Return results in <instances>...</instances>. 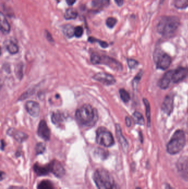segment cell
Segmentation results:
<instances>
[{
  "instance_id": "42",
  "label": "cell",
  "mask_w": 188,
  "mask_h": 189,
  "mask_svg": "<svg viewBox=\"0 0 188 189\" xmlns=\"http://www.w3.org/2000/svg\"><path fill=\"white\" fill-rule=\"evenodd\" d=\"M164 0H160V4H162L164 3Z\"/></svg>"
},
{
  "instance_id": "29",
  "label": "cell",
  "mask_w": 188,
  "mask_h": 189,
  "mask_svg": "<svg viewBox=\"0 0 188 189\" xmlns=\"http://www.w3.org/2000/svg\"><path fill=\"white\" fill-rule=\"evenodd\" d=\"M88 41L89 42H91V43L98 42L99 44V45H100L102 48H107L108 46H109L107 42H104V41H102V40H99V39L95 38L94 37H90V38H88Z\"/></svg>"
},
{
  "instance_id": "22",
  "label": "cell",
  "mask_w": 188,
  "mask_h": 189,
  "mask_svg": "<svg viewBox=\"0 0 188 189\" xmlns=\"http://www.w3.org/2000/svg\"><path fill=\"white\" fill-rule=\"evenodd\" d=\"M78 16V12L76 9L71 8L66 9L64 14L65 19L67 20L75 19Z\"/></svg>"
},
{
  "instance_id": "1",
  "label": "cell",
  "mask_w": 188,
  "mask_h": 189,
  "mask_svg": "<svg viewBox=\"0 0 188 189\" xmlns=\"http://www.w3.org/2000/svg\"><path fill=\"white\" fill-rule=\"evenodd\" d=\"M179 25L180 19L178 17L163 16L157 25V30L164 37H170L175 34Z\"/></svg>"
},
{
  "instance_id": "33",
  "label": "cell",
  "mask_w": 188,
  "mask_h": 189,
  "mask_svg": "<svg viewBox=\"0 0 188 189\" xmlns=\"http://www.w3.org/2000/svg\"><path fill=\"white\" fill-rule=\"evenodd\" d=\"M128 65L130 69H135L136 68L138 67V62L135 59H129L128 60Z\"/></svg>"
},
{
  "instance_id": "21",
  "label": "cell",
  "mask_w": 188,
  "mask_h": 189,
  "mask_svg": "<svg viewBox=\"0 0 188 189\" xmlns=\"http://www.w3.org/2000/svg\"><path fill=\"white\" fill-rule=\"evenodd\" d=\"M110 3V0H93L92 6L97 9H101L107 7Z\"/></svg>"
},
{
  "instance_id": "23",
  "label": "cell",
  "mask_w": 188,
  "mask_h": 189,
  "mask_svg": "<svg viewBox=\"0 0 188 189\" xmlns=\"http://www.w3.org/2000/svg\"><path fill=\"white\" fill-rule=\"evenodd\" d=\"M6 49L7 51L11 54H15L18 52V46L14 42L9 40L6 44Z\"/></svg>"
},
{
  "instance_id": "2",
  "label": "cell",
  "mask_w": 188,
  "mask_h": 189,
  "mask_svg": "<svg viewBox=\"0 0 188 189\" xmlns=\"http://www.w3.org/2000/svg\"><path fill=\"white\" fill-rule=\"evenodd\" d=\"M93 180L98 189H120L108 171L97 169L93 175Z\"/></svg>"
},
{
  "instance_id": "15",
  "label": "cell",
  "mask_w": 188,
  "mask_h": 189,
  "mask_svg": "<svg viewBox=\"0 0 188 189\" xmlns=\"http://www.w3.org/2000/svg\"><path fill=\"white\" fill-rule=\"evenodd\" d=\"M173 70L167 72L158 82V86L162 89H166L169 87L170 83L172 81Z\"/></svg>"
},
{
  "instance_id": "26",
  "label": "cell",
  "mask_w": 188,
  "mask_h": 189,
  "mask_svg": "<svg viewBox=\"0 0 188 189\" xmlns=\"http://www.w3.org/2000/svg\"><path fill=\"white\" fill-rule=\"evenodd\" d=\"M143 102L144 104V106L146 107V115L147 120V124L148 126H150V122H151V109H150V105L149 101L146 99H144Z\"/></svg>"
},
{
  "instance_id": "36",
  "label": "cell",
  "mask_w": 188,
  "mask_h": 189,
  "mask_svg": "<svg viewBox=\"0 0 188 189\" xmlns=\"http://www.w3.org/2000/svg\"><path fill=\"white\" fill-rule=\"evenodd\" d=\"M114 1L116 4L119 7L122 6L124 3V0H114Z\"/></svg>"
},
{
  "instance_id": "6",
  "label": "cell",
  "mask_w": 188,
  "mask_h": 189,
  "mask_svg": "<svg viewBox=\"0 0 188 189\" xmlns=\"http://www.w3.org/2000/svg\"><path fill=\"white\" fill-rule=\"evenodd\" d=\"M91 61L93 64H105L117 71H122L123 69L122 65L118 61L108 56L92 54Z\"/></svg>"
},
{
  "instance_id": "27",
  "label": "cell",
  "mask_w": 188,
  "mask_h": 189,
  "mask_svg": "<svg viewBox=\"0 0 188 189\" xmlns=\"http://www.w3.org/2000/svg\"><path fill=\"white\" fill-rule=\"evenodd\" d=\"M175 6L178 9H185L188 7V0H175Z\"/></svg>"
},
{
  "instance_id": "7",
  "label": "cell",
  "mask_w": 188,
  "mask_h": 189,
  "mask_svg": "<svg viewBox=\"0 0 188 189\" xmlns=\"http://www.w3.org/2000/svg\"><path fill=\"white\" fill-rule=\"evenodd\" d=\"M96 142L99 145L106 147H110L114 144L112 133L103 127H100L97 131Z\"/></svg>"
},
{
  "instance_id": "19",
  "label": "cell",
  "mask_w": 188,
  "mask_h": 189,
  "mask_svg": "<svg viewBox=\"0 0 188 189\" xmlns=\"http://www.w3.org/2000/svg\"><path fill=\"white\" fill-rule=\"evenodd\" d=\"M75 29L72 25L67 24L62 26V32L66 37L71 38L75 36Z\"/></svg>"
},
{
  "instance_id": "40",
  "label": "cell",
  "mask_w": 188,
  "mask_h": 189,
  "mask_svg": "<svg viewBox=\"0 0 188 189\" xmlns=\"http://www.w3.org/2000/svg\"><path fill=\"white\" fill-rule=\"evenodd\" d=\"M5 142L3 141V140H1V149L3 150L4 149V148L5 147Z\"/></svg>"
},
{
  "instance_id": "32",
  "label": "cell",
  "mask_w": 188,
  "mask_h": 189,
  "mask_svg": "<svg viewBox=\"0 0 188 189\" xmlns=\"http://www.w3.org/2000/svg\"><path fill=\"white\" fill-rule=\"evenodd\" d=\"M83 34V28L81 26H77L75 29V36L77 38H80L82 36Z\"/></svg>"
},
{
  "instance_id": "17",
  "label": "cell",
  "mask_w": 188,
  "mask_h": 189,
  "mask_svg": "<svg viewBox=\"0 0 188 189\" xmlns=\"http://www.w3.org/2000/svg\"><path fill=\"white\" fill-rule=\"evenodd\" d=\"M116 134H117V137L118 141L122 146L123 149L125 152H126L128 149V143L122 133V129L119 125H116Z\"/></svg>"
},
{
  "instance_id": "24",
  "label": "cell",
  "mask_w": 188,
  "mask_h": 189,
  "mask_svg": "<svg viewBox=\"0 0 188 189\" xmlns=\"http://www.w3.org/2000/svg\"><path fill=\"white\" fill-rule=\"evenodd\" d=\"M133 118L134 122L137 125L143 126L144 125V118L141 113L138 112H135L133 115Z\"/></svg>"
},
{
  "instance_id": "39",
  "label": "cell",
  "mask_w": 188,
  "mask_h": 189,
  "mask_svg": "<svg viewBox=\"0 0 188 189\" xmlns=\"http://www.w3.org/2000/svg\"><path fill=\"white\" fill-rule=\"evenodd\" d=\"M9 189H26L23 187L11 186L9 187Z\"/></svg>"
},
{
  "instance_id": "37",
  "label": "cell",
  "mask_w": 188,
  "mask_h": 189,
  "mask_svg": "<svg viewBox=\"0 0 188 189\" xmlns=\"http://www.w3.org/2000/svg\"><path fill=\"white\" fill-rule=\"evenodd\" d=\"M66 2L69 6H72L75 3L76 0H66Z\"/></svg>"
},
{
  "instance_id": "4",
  "label": "cell",
  "mask_w": 188,
  "mask_h": 189,
  "mask_svg": "<svg viewBox=\"0 0 188 189\" xmlns=\"http://www.w3.org/2000/svg\"><path fill=\"white\" fill-rule=\"evenodd\" d=\"M76 118L81 125L88 126L93 124L95 120L96 112L92 106L86 104L76 111Z\"/></svg>"
},
{
  "instance_id": "35",
  "label": "cell",
  "mask_w": 188,
  "mask_h": 189,
  "mask_svg": "<svg viewBox=\"0 0 188 189\" xmlns=\"http://www.w3.org/2000/svg\"><path fill=\"white\" fill-rule=\"evenodd\" d=\"M45 33H46V38L50 42H54V39H53V37L51 36L50 33L48 31H47V30L45 31Z\"/></svg>"
},
{
  "instance_id": "34",
  "label": "cell",
  "mask_w": 188,
  "mask_h": 189,
  "mask_svg": "<svg viewBox=\"0 0 188 189\" xmlns=\"http://www.w3.org/2000/svg\"><path fill=\"white\" fill-rule=\"evenodd\" d=\"M141 76H142V73H139L138 74L135 76V78L133 79V88L136 89L137 85H138V84L140 81V79L141 78Z\"/></svg>"
},
{
  "instance_id": "11",
  "label": "cell",
  "mask_w": 188,
  "mask_h": 189,
  "mask_svg": "<svg viewBox=\"0 0 188 189\" xmlns=\"http://www.w3.org/2000/svg\"><path fill=\"white\" fill-rule=\"evenodd\" d=\"M38 134L40 138L45 141H49L50 138V131L44 120H41L39 123L38 128Z\"/></svg>"
},
{
  "instance_id": "3",
  "label": "cell",
  "mask_w": 188,
  "mask_h": 189,
  "mask_svg": "<svg viewBox=\"0 0 188 189\" xmlns=\"http://www.w3.org/2000/svg\"><path fill=\"white\" fill-rule=\"evenodd\" d=\"M185 134L182 130H177L173 135L167 145V151L171 155L181 152L185 145Z\"/></svg>"
},
{
  "instance_id": "18",
  "label": "cell",
  "mask_w": 188,
  "mask_h": 189,
  "mask_svg": "<svg viewBox=\"0 0 188 189\" xmlns=\"http://www.w3.org/2000/svg\"><path fill=\"white\" fill-rule=\"evenodd\" d=\"M1 17V30L3 35H8L11 30V26L8 22L6 19L3 12L0 14Z\"/></svg>"
},
{
  "instance_id": "31",
  "label": "cell",
  "mask_w": 188,
  "mask_h": 189,
  "mask_svg": "<svg viewBox=\"0 0 188 189\" xmlns=\"http://www.w3.org/2000/svg\"><path fill=\"white\" fill-rule=\"evenodd\" d=\"M45 150V145L43 143H39L37 144L35 147L36 154H41L44 152Z\"/></svg>"
},
{
  "instance_id": "5",
  "label": "cell",
  "mask_w": 188,
  "mask_h": 189,
  "mask_svg": "<svg viewBox=\"0 0 188 189\" xmlns=\"http://www.w3.org/2000/svg\"><path fill=\"white\" fill-rule=\"evenodd\" d=\"M35 173L38 176H44L53 173L55 176L59 175L62 170V164L56 160H54L48 164L41 165L36 163L33 166Z\"/></svg>"
},
{
  "instance_id": "12",
  "label": "cell",
  "mask_w": 188,
  "mask_h": 189,
  "mask_svg": "<svg viewBox=\"0 0 188 189\" xmlns=\"http://www.w3.org/2000/svg\"><path fill=\"white\" fill-rule=\"evenodd\" d=\"M25 109L30 116L33 117H38L40 111V105L37 102L28 101L25 104Z\"/></svg>"
},
{
  "instance_id": "10",
  "label": "cell",
  "mask_w": 188,
  "mask_h": 189,
  "mask_svg": "<svg viewBox=\"0 0 188 189\" xmlns=\"http://www.w3.org/2000/svg\"><path fill=\"white\" fill-rule=\"evenodd\" d=\"M93 78L106 85H113L116 82L114 78L112 75L105 73H99L96 74L93 76Z\"/></svg>"
},
{
  "instance_id": "9",
  "label": "cell",
  "mask_w": 188,
  "mask_h": 189,
  "mask_svg": "<svg viewBox=\"0 0 188 189\" xmlns=\"http://www.w3.org/2000/svg\"><path fill=\"white\" fill-rule=\"evenodd\" d=\"M156 67L157 69L161 70H165L170 67L171 64L172 59L167 54L162 53L158 54L156 56Z\"/></svg>"
},
{
  "instance_id": "30",
  "label": "cell",
  "mask_w": 188,
  "mask_h": 189,
  "mask_svg": "<svg viewBox=\"0 0 188 189\" xmlns=\"http://www.w3.org/2000/svg\"><path fill=\"white\" fill-rule=\"evenodd\" d=\"M117 23V19L114 17H109L106 20V25L108 28H114Z\"/></svg>"
},
{
  "instance_id": "20",
  "label": "cell",
  "mask_w": 188,
  "mask_h": 189,
  "mask_svg": "<svg viewBox=\"0 0 188 189\" xmlns=\"http://www.w3.org/2000/svg\"><path fill=\"white\" fill-rule=\"evenodd\" d=\"M65 119V116L64 113L60 112L59 111H57L55 112H53L51 115V120L52 122L55 125H58L60 123H61Z\"/></svg>"
},
{
  "instance_id": "16",
  "label": "cell",
  "mask_w": 188,
  "mask_h": 189,
  "mask_svg": "<svg viewBox=\"0 0 188 189\" xmlns=\"http://www.w3.org/2000/svg\"><path fill=\"white\" fill-rule=\"evenodd\" d=\"M7 133L9 136L12 137L17 142L21 143L25 141L28 138V135L27 134L24 133L22 132L16 130L13 128L8 129Z\"/></svg>"
},
{
  "instance_id": "38",
  "label": "cell",
  "mask_w": 188,
  "mask_h": 189,
  "mask_svg": "<svg viewBox=\"0 0 188 189\" xmlns=\"http://www.w3.org/2000/svg\"><path fill=\"white\" fill-rule=\"evenodd\" d=\"M125 121H126V125H127V126H128V127H130V126H131V123L130 119L128 117H126V119H125Z\"/></svg>"
},
{
  "instance_id": "14",
  "label": "cell",
  "mask_w": 188,
  "mask_h": 189,
  "mask_svg": "<svg viewBox=\"0 0 188 189\" xmlns=\"http://www.w3.org/2000/svg\"><path fill=\"white\" fill-rule=\"evenodd\" d=\"M173 96L172 94H168L164 98L162 105V110L167 115H170L173 110L174 106Z\"/></svg>"
},
{
  "instance_id": "13",
  "label": "cell",
  "mask_w": 188,
  "mask_h": 189,
  "mask_svg": "<svg viewBox=\"0 0 188 189\" xmlns=\"http://www.w3.org/2000/svg\"><path fill=\"white\" fill-rule=\"evenodd\" d=\"M188 74V69L185 68L179 67L177 69L173 70L172 81L175 83H179L185 78Z\"/></svg>"
},
{
  "instance_id": "8",
  "label": "cell",
  "mask_w": 188,
  "mask_h": 189,
  "mask_svg": "<svg viewBox=\"0 0 188 189\" xmlns=\"http://www.w3.org/2000/svg\"><path fill=\"white\" fill-rule=\"evenodd\" d=\"M176 168L181 178L188 180V157H180L176 163Z\"/></svg>"
},
{
  "instance_id": "28",
  "label": "cell",
  "mask_w": 188,
  "mask_h": 189,
  "mask_svg": "<svg viewBox=\"0 0 188 189\" xmlns=\"http://www.w3.org/2000/svg\"><path fill=\"white\" fill-rule=\"evenodd\" d=\"M119 94L120 98L124 102L127 103L130 101V94H128V92L126 91L125 89H120L119 90Z\"/></svg>"
},
{
  "instance_id": "25",
  "label": "cell",
  "mask_w": 188,
  "mask_h": 189,
  "mask_svg": "<svg viewBox=\"0 0 188 189\" xmlns=\"http://www.w3.org/2000/svg\"><path fill=\"white\" fill-rule=\"evenodd\" d=\"M54 185L50 180H45L41 181L38 186V189H54Z\"/></svg>"
},
{
  "instance_id": "41",
  "label": "cell",
  "mask_w": 188,
  "mask_h": 189,
  "mask_svg": "<svg viewBox=\"0 0 188 189\" xmlns=\"http://www.w3.org/2000/svg\"><path fill=\"white\" fill-rule=\"evenodd\" d=\"M165 189H175V188H173V187L171 186L170 185L166 184L165 187Z\"/></svg>"
}]
</instances>
